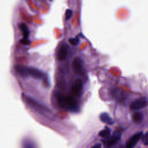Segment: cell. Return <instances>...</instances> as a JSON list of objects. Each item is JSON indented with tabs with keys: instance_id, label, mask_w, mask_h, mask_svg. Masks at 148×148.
I'll list each match as a JSON object with an SVG mask.
<instances>
[{
	"instance_id": "9a60e30c",
	"label": "cell",
	"mask_w": 148,
	"mask_h": 148,
	"mask_svg": "<svg viewBox=\"0 0 148 148\" xmlns=\"http://www.w3.org/2000/svg\"><path fill=\"white\" fill-rule=\"evenodd\" d=\"M73 12L71 9H67L65 12V19L67 20L69 19L72 16Z\"/></svg>"
},
{
	"instance_id": "ba28073f",
	"label": "cell",
	"mask_w": 148,
	"mask_h": 148,
	"mask_svg": "<svg viewBox=\"0 0 148 148\" xmlns=\"http://www.w3.org/2000/svg\"><path fill=\"white\" fill-rule=\"evenodd\" d=\"M68 55V47L65 45H61L57 53V57L60 60H64Z\"/></svg>"
},
{
	"instance_id": "52a82bcc",
	"label": "cell",
	"mask_w": 148,
	"mask_h": 148,
	"mask_svg": "<svg viewBox=\"0 0 148 148\" xmlns=\"http://www.w3.org/2000/svg\"><path fill=\"white\" fill-rule=\"evenodd\" d=\"M82 90H83L82 81L80 79H77L75 81L72 87V91L74 94L79 95L82 92Z\"/></svg>"
},
{
	"instance_id": "8992f818",
	"label": "cell",
	"mask_w": 148,
	"mask_h": 148,
	"mask_svg": "<svg viewBox=\"0 0 148 148\" xmlns=\"http://www.w3.org/2000/svg\"><path fill=\"white\" fill-rule=\"evenodd\" d=\"M28 75L37 79H42L43 76V73L39 69L34 67H27Z\"/></svg>"
},
{
	"instance_id": "3957f363",
	"label": "cell",
	"mask_w": 148,
	"mask_h": 148,
	"mask_svg": "<svg viewBox=\"0 0 148 148\" xmlns=\"http://www.w3.org/2000/svg\"><path fill=\"white\" fill-rule=\"evenodd\" d=\"M147 105V99L145 97H141L134 101L130 105V108L134 110L140 109Z\"/></svg>"
},
{
	"instance_id": "7c38bea8",
	"label": "cell",
	"mask_w": 148,
	"mask_h": 148,
	"mask_svg": "<svg viewBox=\"0 0 148 148\" xmlns=\"http://www.w3.org/2000/svg\"><path fill=\"white\" fill-rule=\"evenodd\" d=\"M132 120L136 123H140L143 121V115L139 112H135L132 114Z\"/></svg>"
},
{
	"instance_id": "2e32d148",
	"label": "cell",
	"mask_w": 148,
	"mask_h": 148,
	"mask_svg": "<svg viewBox=\"0 0 148 148\" xmlns=\"http://www.w3.org/2000/svg\"><path fill=\"white\" fill-rule=\"evenodd\" d=\"M142 141L143 142V143L145 145H147L148 144V132H146L145 134L143 135V136H142Z\"/></svg>"
},
{
	"instance_id": "5bb4252c",
	"label": "cell",
	"mask_w": 148,
	"mask_h": 148,
	"mask_svg": "<svg viewBox=\"0 0 148 148\" xmlns=\"http://www.w3.org/2000/svg\"><path fill=\"white\" fill-rule=\"evenodd\" d=\"M69 42L72 45H77L78 43L79 42V39L77 38H70L69 39Z\"/></svg>"
},
{
	"instance_id": "7a4b0ae2",
	"label": "cell",
	"mask_w": 148,
	"mask_h": 148,
	"mask_svg": "<svg viewBox=\"0 0 148 148\" xmlns=\"http://www.w3.org/2000/svg\"><path fill=\"white\" fill-rule=\"evenodd\" d=\"M121 133L119 131L116 130L113 132L112 135L106 139L104 142V148H111L112 146L117 143L121 139Z\"/></svg>"
},
{
	"instance_id": "ac0fdd59",
	"label": "cell",
	"mask_w": 148,
	"mask_h": 148,
	"mask_svg": "<svg viewBox=\"0 0 148 148\" xmlns=\"http://www.w3.org/2000/svg\"><path fill=\"white\" fill-rule=\"evenodd\" d=\"M101 147H102L101 143H97L91 147V148H101Z\"/></svg>"
},
{
	"instance_id": "e0dca14e",
	"label": "cell",
	"mask_w": 148,
	"mask_h": 148,
	"mask_svg": "<svg viewBox=\"0 0 148 148\" xmlns=\"http://www.w3.org/2000/svg\"><path fill=\"white\" fill-rule=\"evenodd\" d=\"M20 42L24 45H29V43H30V41L27 39H24L23 38Z\"/></svg>"
},
{
	"instance_id": "6da1fadb",
	"label": "cell",
	"mask_w": 148,
	"mask_h": 148,
	"mask_svg": "<svg viewBox=\"0 0 148 148\" xmlns=\"http://www.w3.org/2000/svg\"><path fill=\"white\" fill-rule=\"evenodd\" d=\"M57 101L61 108L76 112L79 110V106L76 101L71 96H65L58 92L57 94Z\"/></svg>"
},
{
	"instance_id": "8fae6325",
	"label": "cell",
	"mask_w": 148,
	"mask_h": 148,
	"mask_svg": "<svg viewBox=\"0 0 148 148\" xmlns=\"http://www.w3.org/2000/svg\"><path fill=\"white\" fill-rule=\"evenodd\" d=\"M19 27H20V29L21 32L23 33V38L24 39H27L29 36V32L28 28L27 26V25L24 23H21L19 25Z\"/></svg>"
},
{
	"instance_id": "d6986e66",
	"label": "cell",
	"mask_w": 148,
	"mask_h": 148,
	"mask_svg": "<svg viewBox=\"0 0 148 148\" xmlns=\"http://www.w3.org/2000/svg\"><path fill=\"white\" fill-rule=\"evenodd\" d=\"M50 1H53V0H50Z\"/></svg>"
},
{
	"instance_id": "30bf717a",
	"label": "cell",
	"mask_w": 148,
	"mask_h": 148,
	"mask_svg": "<svg viewBox=\"0 0 148 148\" xmlns=\"http://www.w3.org/2000/svg\"><path fill=\"white\" fill-rule=\"evenodd\" d=\"M16 72L22 77H27L28 76L27 67L22 65H17L14 67Z\"/></svg>"
},
{
	"instance_id": "5b68a950",
	"label": "cell",
	"mask_w": 148,
	"mask_h": 148,
	"mask_svg": "<svg viewBox=\"0 0 148 148\" xmlns=\"http://www.w3.org/2000/svg\"><path fill=\"white\" fill-rule=\"evenodd\" d=\"M72 68L73 71L79 74L82 72L83 69V61L80 57H76L72 61Z\"/></svg>"
},
{
	"instance_id": "4fadbf2b",
	"label": "cell",
	"mask_w": 148,
	"mask_h": 148,
	"mask_svg": "<svg viewBox=\"0 0 148 148\" xmlns=\"http://www.w3.org/2000/svg\"><path fill=\"white\" fill-rule=\"evenodd\" d=\"M110 134H111L110 129L108 127H106L104 130H101L99 132V136L103 138H108L110 136Z\"/></svg>"
},
{
	"instance_id": "277c9868",
	"label": "cell",
	"mask_w": 148,
	"mask_h": 148,
	"mask_svg": "<svg viewBox=\"0 0 148 148\" xmlns=\"http://www.w3.org/2000/svg\"><path fill=\"white\" fill-rule=\"evenodd\" d=\"M142 135H143L142 132H139L133 135L128 140L126 144V147L134 148L135 146V145L137 144V143L139 142L140 139L142 138Z\"/></svg>"
},
{
	"instance_id": "9c48e42d",
	"label": "cell",
	"mask_w": 148,
	"mask_h": 148,
	"mask_svg": "<svg viewBox=\"0 0 148 148\" xmlns=\"http://www.w3.org/2000/svg\"><path fill=\"white\" fill-rule=\"evenodd\" d=\"M99 119L101 121L109 125H112L114 123L113 119L106 112H103L100 114Z\"/></svg>"
}]
</instances>
